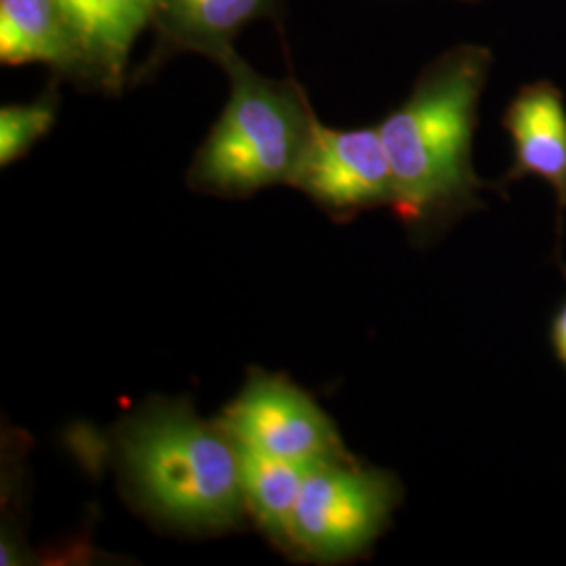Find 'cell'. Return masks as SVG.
Returning <instances> with one entry per match:
<instances>
[{
  "mask_svg": "<svg viewBox=\"0 0 566 566\" xmlns=\"http://www.w3.org/2000/svg\"><path fill=\"white\" fill-rule=\"evenodd\" d=\"M290 185L336 217L395 202V179L378 128L336 130L313 118Z\"/></svg>",
  "mask_w": 566,
  "mask_h": 566,
  "instance_id": "obj_6",
  "label": "cell"
},
{
  "mask_svg": "<svg viewBox=\"0 0 566 566\" xmlns=\"http://www.w3.org/2000/svg\"><path fill=\"white\" fill-rule=\"evenodd\" d=\"M229 72L231 97L191 166V185L242 198L292 181L315 116L296 88L264 81L235 57Z\"/></svg>",
  "mask_w": 566,
  "mask_h": 566,
  "instance_id": "obj_3",
  "label": "cell"
},
{
  "mask_svg": "<svg viewBox=\"0 0 566 566\" xmlns=\"http://www.w3.org/2000/svg\"><path fill=\"white\" fill-rule=\"evenodd\" d=\"M118 464L139 506L163 525L214 535L245 512L240 449L223 426L181 399H156L118 432Z\"/></svg>",
  "mask_w": 566,
  "mask_h": 566,
  "instance_id": "obj_1",
  "label": "cell"
},
{
  "mask_svg": "<svg viewBox=\"0 0 566 566\" xmlns=\"http://www.w3.org/2000/svg\"><path fill=\"white\" fill-rule=\"evenodd\" d=\"M481 67L449 65L424 82L378 130L395 179L392 210L413 242L434 240L474 203L470 143Z\"/></svg>",
  "mask_w": 566,
  "mask_h": 566,
  "instance_id": "obj_2",
  "label": "cell"
},
{
  "mask_svg": "<svg viewBox=\"0 0 566 566\" xmlns=\"http://www.w3.org/2000/svg\"><path fill=\"white\" fill-rule=\"evenodd\" d=\"M549 344L554 348L556 359L566 367V301L560 304L549 325Z\"/></svg>",
  "mask_w": 566,
  "mask_h": 566,
  "instance_id": "obj_13",
  "label": "cell"
},
{
  "mask_svg": "<svg viewBox=\"0 0 566 566\" xmlns=\"http://www.w3.org/2000/svg\"><path fill=\"white\" fill-rule=\"evenodd\" d=\"M81 60L118 86L130 46L163 0H55Z\"/></svg>",
  "mask_w": 566,
  "mask_h": 566,
  "instance_id": "obj_8",
  "label": "cell"
},
{
  "mask_svg": "<svg viewBox=\"0 0 566 566\" xmlns=\"http://www.w3.org/2000/svg\"><path fill=\"white\" fill-rule=\"evenodd\" d=\"M266 0H163L177 30L191 41L223 46Z\"/></svg>",
  "mask_w": 566,
  "mask_h": 566,
  "instance_id": "obj_11",
  "label": "cell"
},
{
  "mask_svg": "<svg viewBox=\"0 0 566 566\" xmlns=\"http://www.w3.org/2000/svg\"><path fill=\"white\" fill-rule=\"evenodd\" d=\"M240 449V447H238ZM311 465L240 449L245 512L275 546L292 549V526Z\"/></svg>",
  "mask_w": 566,
  "mask_h": 566,
  "instance_id": "obj_9",
  "label": "cell"
},
{
  "mask_svg": "<svg viewBox=\"0 0 566 566\" xmlns=\"http://www.w3.org/2000/svg\"><path fill=\"white\" fill-rule=\"evenodd\" d=\"M55 122V103L9 105L0 112V164L15 163L42 139Z\"/></svg>",
  "mask_w": 566,
  "mask_h": 566,
  "instance_id": "obj_12",
  "label": "cell"
},
{
  "mask_svg": "<svg viewBox=\"0 0 566 566\" xmlns=\"http://www.w3.org/2000/svg\"><path fill=\"white\" fill-rule=\"evenodd\" d=\"M507 133L514 145L516 177H539L558 198V243L566 210V109L556 88L539 84L523 91L507 109Z\"/></svg>",
  "mask_w": 566,
  "mask_h": 566,
  "instance_id": "obj_7",
  "label": "cell"
},
{
  "mask_svg": "<svg viewBox=\"0 0 566 566\" xmlns=\"http://www.w3.org/2000/svg\"><path fill=\"white\" fill-rule=\"evenodd\" d=\"M403 500L397 474L355 460L311 465L292 526L290 554L313 563L364 556L392 523Z\"/></svg>",
  "mask_w": 566,
  "mask_h": 566,
  "instance_id": "obj_4",
  "label": "cell"
},
{
  "mask_svg": "<svg viewBox=\"0 0 566 566\" xmlns=\"http://www.w3.org/2000/svg\"><path fill=\"white\" fill-rule=\"evenodd\" d=\"M0 60L63 67L81 60L55 0H0Z\"/></svg>",
  "mask_w": 566,
  "mask_h": 566,
  "instance_id": "obj_10",
  "label": "cell"
},
{
  "mask_svg": "<svg viewBox=\"0 0 566 566\" xmlns=\"http://www.w3.org/2000/svg\"><path fill=\"white\" fill-rule=\"evenodd\" d=\"M235 446L296 464L353 458L315 399L280 374L252 371L219 418Z\"/></svg>",
  "mask_w": 566,
  "mask_h": 566,
  "instance_id": "obj_5",
  "label": "cell"
}]
</instances>
